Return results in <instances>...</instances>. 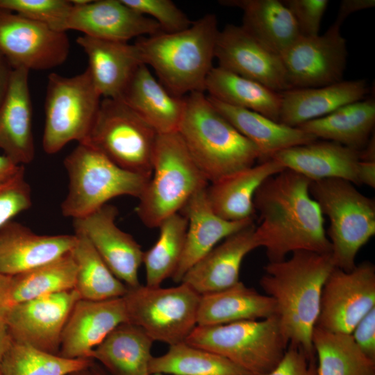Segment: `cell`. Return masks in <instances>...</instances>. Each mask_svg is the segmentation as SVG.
Listing matches in <instances>:
<instances>
[{"instance_id": "9f6ffc18", "label": "cell", "mask_w": 375, "mask_h": 375, "mask_svg": "<svg viewBox=\"0 0 375 375\" xmlns=\"http://www.w3.org/2000/svg\"><path fill=\"white\" fill-rule=\"evenodd\" d=\"M69 375H95V374L93 372L92 369H91V366H90V367H88V368H84L82 369L75 371L69 374Z\"/></svg>"}, {"instance_id": "680465c9", "label": "cell", "mask_w": 375, "mask_h": 375, "mask_svg": "<svg viewBox=\"0 0 375 375\" xmlns=\"http://www.w3.org/2000/svg\"><path fill=\"white\" fill-rule=\"evenodd\" d=\"M0 375H1V372H0Z\"/></svg>"}, {"instance_id": "d590c367", "label": "cell", "mask_w": 375, "mask_h": 375, "mask_svg": "<svg viewBox=\"0 0 375 375\" xmlns=\"http://www.w3.org/2000/svg\"><path fill=\"white\" fill-rule=\"evenodd\" d=\"M76 273V264L70 251L51 262L11 276L8 306L74 289Z\"/></svg>"}, {"instance_id": "9a60e30c", "label": "cell", "mask_w": 375, "mask_h": 375, "mask_svg": "<svg viewBox=\"0 0 375 375\" xmlns=\"http://www.w3.org/2000/svg\"><path fill=\"white\" fill-rule=\"evenodd\" d=\"M78 299V294L72 289L10 306L4 322L12 340L58 354L65 325Z\"/></svg>"}, {"instance_id": "6f0895ef", "label": "cell", "mask_w": 375, "mask_h": 375, "mask_svg": "<svg viewBox=\"0 0 375 375\" xmlns=\"http://www.w3.org/2000/svg\"><path fill=\"white\" fill-rule=\"evenodd\" d=\"M149 375H164L163 374H151Z\"/></svg>"}, {"instance_id": "1f68e13d", "label": "cell", "mask_w": 375, "mask_h": 375, "mask_svg": "<svg viewBox=\"0 0 375 375\" xmlns=\"http://www.w3.org/2000/svg\"><path fill=\"white\" fill-rule=\"evenodd\" d=\"M153 340L129 322L117 326L90 353L110 375H149Z\"/></svg>"}, {"instance_id": "d4e9b609", "label": "cell", "mask_w": 375, "mask_h": 375, "mask_svg": "<svg viewBox=\"0 0 375 375\" xmlns=\"http://www.w3.org/2000/svg\"><path fill=\"white\" fill-rule=\"evenodd\" d=\"M29 72L24 68L13 69L0 106V149L23 166L31 162L35 156Z\"/></svg>"}, {"instance_id": "8fae6325", "label": "cell", "mask_w": 375, "mask_h": 375, "mask_svg": "<svg viewBox=\"0 0 375 375\" xmlns=\"http://www.w3.org/2000/svg\"><path fill=\"white\" fill-rule=\"evenodd\" d=\"M128 322L154 341L170 345L185 342L197 326L201 295L181 283L172 288L139 285L123 297Z\"/></svg>"}, {"instance_id": "e575fe53", "label": "cell", "mask_w": 375, "mask_h": 375, "mask_svg": "<svg viewBox=\"0 0 375 375\" xmlns=\"http://www.w3.org/2000/svg\"><path fill=\"white\" fill-rule=\"evenodd\" d=\"M312 343L317 375H375V360L361 351L351 334L315 326Z\"/></svg>"}, {"instance_id": "4316f807", "label": "cell", "mask_w": 375, "mask_h": 375, "mask_svg": "<svg viewBox=\"0 0 375 375\" xmlns=\"http://www.w3.org/2000/svg\"><path fill=\"white\" fill-rule=\"evenodd\" d=\"M285 168L274 159L219 178L206 188V195L213 211L231 222L253 219V197L259 186L269 177Z\"/></svg>"}, {"instance_id": "ab89813d", "label": "cell", "mask_w": 375, "mask_h": 375, "mask_svg": "<svg viewBox=\"0 0 375 375\" xmlns=\"http://www.w3.org/2000/svg\"><path fill=\"white\" fill-rule=\"evenodd\" d=\"M94 362L91 358H67L12 340L0 372L1 375H69L90 367Z\"/></svg>"}, {"instance_id": "f1b7e54d", "label": "cell", "mask_w": 375, "mask_h": 375, "mask_svg": "<svg viewBox=\"0 0 375 375\" xmlns=\"http://www.w3.org/2000/svg\"><path fill=\"white\" fill-rule=\"evenodd\" d=\"M214 107L258 149L260 162L285 149L317 140L298 127L274 121L258 112L232 106L208 97Z\"/></svg>"}, {"instance_id": "db71d44e", "label": "cell", "mask_w": 375, "mask_h": 375, "mask_svg": "<svg viewBox=\"0 0 375 375\" xmlns=\"http://www.w3.org/2000/svg\"><path fill=\"white\" fill-rule=\"evenodd\" d=\"M360 160L375 162V137L372 135L365 147L360 151Z\"/></svg>"}, {"instance_id": "6da1fadb", "label": "cell", "mask_w": 375, "mask_h": 375, "mask_svg": "<svg viewBox=\"0 0 375 375\" xmlns=\"http://www.w3.org/2000/svg\"><path fill=\"white\" fill-rule=\"evenodd\" d=\"M312 181L290 169L267 178L253 197L259 225L254 236L269 262L297 251L331 253L320 208L310 193Z\"/></svg>"}, {"instance_id": "f35d334b", "label": "cell", "mask_w": 375, "mask_h": 375, "mask_svg": "<svg viewBox=\"0 0 375 375\" xmlns=\"http://www.w3.org/2000/svg\"><path fill=\"white\" fill-rule=\"evenodd\" d=\"M160 233L153 246L144 252L146 285L160 287L175 272L184 249L188 220L181 214L165 219L158 226Z\"/></svg>"}, {"instance_id": "4dcf8cb0", "label": "cell", "mask_w": 375, "mask_h": 375, "mask_svg": "<svg viewBox=\"0 0 375 375\" xmlns=\"http://www.w3.org/2000/svg\"><path fill=\"white\" fill-rule=\"evenodd\" d=\"M220 3L241 9L242 28L280 56L301 35L294 17L282 1L224 0Z\"/></svg>"}, {"instance_id": "ee69618b", "label": "cell", "mask_w": 375, "mask_h": 375, "mask_svg": "<svg viewBox=\"0 0 375 375\" xmlns=\"http://www.w3.org/2000/svg\"><path fill=\"white\" fill-rule=\"evenodd\" d=\"M282 1L294 17L301 35H319L321 22L328 5V0H285Z\"/></svg>"}, {"instance_id": "f546056e", "label": "cell", "mask_w": 375, "mask_h": 375, "mask_svg": "<svg viewBox=\"0 0 375 375\" xmlns=\"http://www.w3.org/2000/svg\"><path fill=\"white\" fill-rule=\"evenodd\" d=\"M276 315L274 300L240 281L226 290L201 295L197 326H215Z\"/></svg>"}, {"instance_id": "681fc988", "label": "cell", "mask_w": 375, "mask_h": 375, "mask_svg": "<svg viewBox=\"0 0 375 375\" xmlns=\"http://www.w3.org/2000/svg\"><path fill=\"white\" fill-rule=\"evenodd\" d=\"M24 167L14 162L5 154H0V183L17 175Z\"/></svg>"}, {"instance_id": "52a82bcc", "label": "cell", "mask_w": 375, "mask_h": 375, "mask_svg": "<svg viewBox=\"0 0 375 375\" xmlns=\"http://www.w3.org/2000/svg\"><path fill=\"white\" fill-rule=\"evenodd\" d=\"M69 178L62 213L73 219L84 217L117 197H140L149 178L116 165L90 145L78 143L66 156Z\"/></svg>"}, {"instance_id": "603a6c76", "label": "cell", "mask_w": 375, "mask_h": 375, "mask_svg": "<svg viewBox=\"0 0 375 375\" xmlns=\"http://www.w3.org/2000/svg\"><path fill=\"white\" fill-rule=\"evenodd\" d=\"M76 42L88 58L87 67L102 98L119 99L144 64L135 44L82 35Z\"/></svg>"}, {"instance_id": "8992f818", "label": "cell", "mask_w": 375, "mask_h": 375, "mask_svg": "<svg viewBox=\"0 0 375 375\" xmlns=\"http://www.w3.org/2000/svg\"><path fill=\"white\" fill-rule=\"evenodd\" d=\"M310 193L330 221L326 235L335 267L351 270L358 251L375 235L374 199L340 178L312 181Z\"/></svg>"}, {"instance_id": "484cf974", "label": "cell", "mask_w": 375, "mask_h": 375, "mask_svg": "<svg viewBox=\"0 0 375 375\" xmlns=\"http://www.w3.org/2000/svg\"><path fill=\"white\" fill-rule=\"evenodd\" d=\"M369 92L366 80H348L319 88H291L281 92L278 122L299 127L324 117L347 104L363 99Z\"/></svg>"}, {"instance_id": "5bb4252c", "label": "cell", "mask_w": 375, "mask_h": 375, "mask_svg": "<svg viewBox=\"0 0 375 375\" xmlns=\"http://www.w3.org/2000/svg\"><path fill=\"white\" fill-rule=\"evenodd\" d=\"M333 23L323 35H300L281 54L290 89L319 88L343 80L347 42Z\"/></svg>"}, {"instance_id": "4fadbf2b", "label": "cell", "mask_w": 375, "mask_h": 375, "mask_svg": "<svg viewBox=\"0 0 375 375\" xmlns=\"http://www.w3.org/2000/svg\"><path fill=\"white\" fill-rule=\"evenodd\" d=\"M69 49L66 32L0 8V53L13 69L56 67L66 60Z\"/></svg>"}, {"instance_id": "f5cc1de1", "label": "cell", "mask_w": 375, "mask_h": 375, "mask_svg": "<svg viewBox=\"0 0 375 375\" xmlns=\"http://www.w3.org/2000/svg\"><path fill=\"white\" fill-rule=\"evenodd\" d=\"M12 343V338L4 320H0V366Z\"/></svg>"}, {"instance_id": "9c48e42d", "label": "cell", "mask_w": 375, "mask_h": 375, "mask_svg": "<svg viewBox=\"0 0 375 375\" xmlns=\"http://www.w3.org/2000/svg\"><path fill=\"white\" fill-rule=\"evenodd\" d=\"M158 135L122 101L102 98L89 135L82 143L98 149L119 167L150 178Z\"/></svg>"}, {"instance_id": "7dc6e473", "label": "cell", "mask_w": 375, "mask_h": 375, "mask_svg": "<svg viewBox=\"0 0 375 375\" xmlns=\"http://www.w3.org/2000/svg\"><path fill=\"white\" fill-rule=\"evenodd\" d=\"M374 0H344L341 2L335 23L342 25L346 18L358 10L374 7Z\"/></svg>"}, {"instance_id": "277c9868", "label": "cell", "mask_w": 375, "mask_h": 375, "mask_svg": "<svg viewBox=\"0 0 375 375\" xmlns=\"http://www.w3.org/2000/svg\"><path fill=\"white\" fill-rule=\"evenodd\" d=\"M184 99L177 132L208 182L250 167L260 160L257 147L214 107L203 92H192Z\"/></svg>"}, {"instance_id": "836d02e7", "label": "cell", "mask_w": 375, "mask_h": 375, "mask_svg": "<svg viewBox=\"0 0 375 375\" xmlns=\"http://www.w3.org/2000/svg\"><path fill=\"white\" fill-rule=\"evenodd\" d=\"M206 91L208 97L224 103L250 110L278 122L281 93L260 83L217 66L213 67L208 75Z\"/></svg>"}, {"instance_id": "74e56055", "label": "cell", "mask_w": 375, "mask_h": 375, "mask_svg": "<svg viewBox=\"0 0 375 375\" xmlns=\"http://www.w3.org/2000/svg\"><path fill=\"white\" fill-rule=\"evenodd\" d=\"M149 372L170 375H251L223 356L185 342L170 345L160 356H153Z\"/></svg>"}, {"instance_id": "60d3db41", "label": "cell", "mask_w": 375, "mask_h": 375, "mask_svg": "<svg viewBox=\"0 0 375 375\" xmlns=\"http://www.w3.org/2000/svg\"><path fill=\"white\" fill-rule=\"evenodd\" d=\"M72 7L71 1L66 0H0V8L42 22L58 31H62Z\"/></svg>"}, {"instance_id": "2e32d148", "label": "cell", "mask_w": 375, "mask_h": 375, "mask_svg": "<svg viewBox=\"0 0 375 375\" xmlns=\"http://www.w3.org/2000/svg\"><path fill=\"white\" fill-rule=\"evenodd\" d=\"M117 208L106 204L73 219L75 233L88 239L113 274L128 288L140 285L138 272L144 251L132 235L116 224Z\"/></svg>"}, {"instance_id": "7a4b0ae2", "label": "cell", "mask_w": 375, "mask_h": 375, "mask_svg": "<svg viewBox=\"0 0 375 375\" xmlns=\"http://www.w3.org/2000/svg\"><path fill=\"white\" fill-rule=\"evenodd\" d=\"M335 268L331 253H292L290 258L269 262L260 285L276 306L281 333L289 344L315 358L312 332L319 311L324 284Z\"/></svg>"}, {"instance_id": "7bdbcfd3", "label": "cell", "mask_w": 375, "mask_h": 375, "mask_svg": "<svg viewBox=\"0 0 375 375\" xmlns=\"http://www.w3.org/2000/svg\"><path fill=\"white\" fill-rule=\"evenodd\" d=\"M31 205V189L23 168L14 177L0 183V228Z\"/></svg>"}, {"instance_id": "8d00e7d4", "label": "cell", "mask_w": 375, "mask_h": 375, "mask_svg": "<svg viewBox=\"0 0 375 375\" xmlns=\"http://www.w3.org/2000/svg\"><path fill=\"white\" fill-rule=\"evenodd\" d=\"M74 234L76 241L71 253L77 267L74 290L80 299L101 301L124 297L128 287L113 274L86 238Z\"/></svg>"}, {"instance_id": "83f0119b", "label": "cell", "mask_w": 375, "mask_h": 375, "mask_svg": "<svg viewBox=\"0 0 375 375\" xmlns=\"http://www.w3.org/2000/svg\"><path fill=\"white\" fill-rule=\"evenodd\" d=\"M151 125L158 134L178 131L185 99L171 94L147 65L139 67L119 99Z\"/></svg>"}, {"instance_id": "30bf717a", "label": "cell", "mask_w": 375, "mask_h": 375, "mask_svg": "<svg viewBox=\"0 0 375 375\" xmlns=\"http://www.w3.org/2000/svg\"><path fill=\"white\" fill-rule=\"evenodd\" d=\"M101 99L88 68L71 77L51 73L44 106V151L54 154L69 142H83L91 130Z\"/></svg>"}, {"instance_id": "d6986e66", "label": "cell", "mask_w": 375, "mask_h": 375, "mask_svg": "<svg viewBox=\"0 0 375 375\" xmlns=\"http://www.w3.org/2000/svg\"><path fill=\"white\" fill-rule=\"evenodd\" d=\"M128 322L123 297L101 301L78 299L65 325L58 355L90 358L92 351L119 325Z\"/></svg>"}, {"instance_id": "ffe728a7", "label": "cell", "mask_w": 375, "mask_h": 375, "mask_svg": "<svg viewBox=\"0 0 375 375\" xmlns=\"http://www.w3.org/2000/svg\"><path fill=\"white\" fill-rule=\"evenodd\" d=\"M76 235H38L11 220L0 228V273L13 276L51 262L75 245Z\"/></svg>"}, {"instance_id": "b9f144b4", "label": "cell", "mask_w": 375, "mask_h": 375, "mask_svg": "<svg viewBox=\"0 0 375 375\" xmlns=\"http://www.w3.org/2000/svg\"><path fill=\"white\" fill-rule=\"evenodd\" d=\"M124 3L144 16L149 15L162 32L175 33L188 28L192 23L171 0H122Z\"/></svg>"}, {"instance_id": "11a10c76", "label": "cell", "mask_w": 375, "mask_h": 375, "mask_svg": "<svg viewBox=\"0 0 375 375\" xmlns=\"http://www.w3.org/2000/svg\"><path fill=\"white\" fill-rule=\"evenodd\" d=\"M91 369L95 375H110L101 365H97L94 362L91 365Z\"/></svg>"}, {"instance_id": "bcb514c9", "label": "cell", "mask_w": 375, "mask_h": 375, "mask_svg": "<svg viewBox=\"0 0 375 375\" xmlns=\"http://www.w3.org/2000/svg\"><path fill=\"white\" fill-rule=\"evenodd\" d=\"M351 335L361 351L375 360V308L359 321Z\"/></svg>"}, {"instance_id": "5b68a950", "label": "cell", "mask_w": 375, "mask_h": 375, "mask_svg": "<svg viewBox=\"0 0 375 375\" xmlns=\"http://www.w3.org/2000/svg\"><path fill=\"white\" fill-rule=\"evenodd\" d=\"M208 183L178 133L158 134L152 174L138 198L137 214L146 226L158 228Z\"/></svg>"}, {"instance_id": "44dd1931", "label": "cell", "mask_w": 375, "mask_h": 375, "mask_svg": "<svg viewBox=\"0 0 375 375\" xmlns=\"http://www.w3.org/2000/svg\"><path fill=\"white\" fill-rule=\"evenodd\" d=\"M253 224L225 238L195 263L181 283L188 285L200 295L219 292L240 282L244 257L258 248Z\"/></svg>"}, {"instance_id": "e0dca14e", "label": "cell", "mask_w": 375, "mask_h": 375, "mask_svg": "<svg viewBox=\"0 0 375 375\" xmlns=\"http://www.w3.org/2000/svg\"><path fill=\"white\" fill-rule=\"evenodd\" d=\"M215 58L219 67L274 91L290 89L281 56L252 37L242 26L227 24L219 31Z\"/></svg>"}, {"instance_id": "d6a6232c", "label": "cell", "mask_w": 375, "mask_h": 375, "mask_svg": "<svg viewBox=\"0 0 375 375\" xmlns=\"http://www.w3.org/2000/svg\"><path fill=\"white\" fill-rule=\"evenodd\" d=\"M374 124L375 101L369 98L343 106L298 128L317 139L333 141L360 151L372 135Z\"/></svg>"}, {"instance_id": "ac0fdd59", "label": "cell", "mask_w": 375, "mask_h": 375, "mask_svg": "<svg viewBox=\"0 0 375 375\" xmlns=\"http://www.w3.org/2000/svg\"><path fill=\"white\" fill-rule=\"evenodd\" d=\"M67 30L78 31L94 38L121 42L162 32L155 20L135 11L122 0L72 4L62 26V31Z\"/></svg>"}, {"instance_id": "3957f363", "label": "cell", "mask_w": 375, "mask_h": 375, "mask_svg": "<svg viewBox=\"0 0 375 375\" xmlns=\"http://www.w3.org/2000/svg\"><path fill=\"white\" fill-rule=\"evenodd\" d=\"M219 32L216 15L208 13L186 29L140 37L134 44L160 83L173 95L183 97L204 92Z\"/></svg>"}, {"instance_id": "c3c4849f", "label": "cell", "mask_w": 375, "mask_h": 375, "mask_svg": "<svg viewBox=\"0 0 375 375\" xmlns=\"http://www.w3.org/2000/svg\"><path fill=\"white\" fill-rule=\"evenodd\" d=\"M359 185L375 188V162L360 160L358 168Z\"/></svg>"}, {"instance_id": "f6af8a7d", "label": "cell", "mask_w": 375, "mask_h": 375, "mask_svg": "<svg viewBox=\"0 0 375 375\" xmlns=\"http://www.w3.org/2000/svg\"><path fill=\"white\" fill-rule=\"evenodd\" d=\"M260 375H317L316 359L308 357L301 348L289 344L277 365Z\"/></svg>"}, {"instance_id": "ba28073f", "label": "cell", "mask_w": 375, "mask_h": 375, "mask_svg": "<svg viewBox=\"0 0 375 375\" xmlns=\"http://www.w3.org/2000/svg\"><path fill=\"white\" fill-rule=\"evenodd\" d=\"M185 342L223 356L251 375L271 371L288 347L276 315L221 325L196 326Z\"/></svg>"}, {"instance_id": "7c38bea8", "label": "cell", "mask_w": 375, "mask_h": 375, "mask_svg": "<svg viewBox=\"0 0 375 375\" xmlns=\"http://www.w3.org/2000/svg\"><path fill=\"white\" fill-rule=\"evenodd\" d=\"M375 308V266L369 261L350 271L335 267L321 294L315 326L351 334L359 321Z\"/></svg>"}, {"instance_id": "7402d4cb", "label": "cell", "mask_w": 375, "mask_h": 375, "mask_svg": "<svg viewBox=\"0 0 375 375\" xmlns=\"http://www.w3.org/2000/svg\"><path fill=\"white\" fill-rule=\"evenodd\" d=\"M188 220L185 242L180 262L172 278L181 283L185 273L229 235L253 224V219L225 220L212 209L206 188L194 194L181 211Z\"/></svg>"}, {"instance_id": "cb8c5ba5", "label": "cell", "mask_w": 375, "mask_h": 375, "mask_svg": "<svg viewBox=\"0 0 375 375\" xmlns=\"http://www.w3.org/2000/svg\"><path fill=\"white\" fill-rule=\"evenodd\" d=\"M271 159L312 181L340 178L359 185L360 151L333 141L317 140L291 147L276 153Z\"/></svg>"}, {"instance_id": "f907efd6", "label": "cell", "mask_w": 375, "mask_h": 375, "mask_svg": "<svg viewBox=\"0 0 375 375\" xmlns=\"http://www.w3.org/2000/svg\"><path fill=\"white\" fill-rule=\"evenodd\" d=\"M12 70L10 63L0 53V106L6 95Z\"/></svg>"}, {"instance_id": "816d5d0a", "label": "cell", "mask_w": 375, "mask_h": 375, "mask_svg": "<svg viewBox=\"0 0 375 375\" xmlns=\"http://www.w3.org/2000/svg\"><path fill=\"white\" fill-rule=\"evenodd\" d=\"M11 276L0 273V320H4L9 308L8 292Z\"/></svg>"}]
</instances>
